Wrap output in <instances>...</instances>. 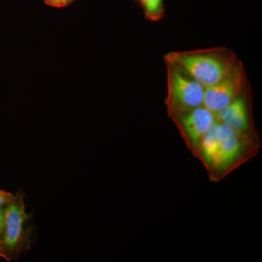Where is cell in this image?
Masks as SVG:
<instances>
[{"label":"cell","mask_w":262,"mask_h":262,"mask_svg":"<svg viewBox=\"0 0 262 262\" xmlns=\"http://www.w3.org/2000/svg\"><path fill=\"white\" fill-rule=\"evenodd\" d=\"M164 60L179 66L207 88L218 82L239 59L230 48L215 47L172 51L165 55Z\"/></svg>","instance_id":"6da1fadb"},{"label":"cell","mask_w":262,"mask_h":262,"mask_svg":"<svg viewBox=\"0 0 262 262\" xmlns=\"http://www.w3.org/2000/svg\"><path fill=\"white\" fill-rule=\"evenodd\" d=\"M260 148L259 137L221 123L220 151L214 167L208 173L210 180L217 182L225 179L257 155Z\"/></svg>","instance_id":"7a4b0ae2"},{"label":"cell","mask_w":262,"mask_h":262,"mask_svg":"<svg viewBox=\"0 0 262 262\" xmlns=\"http://www.w3.org/2000/svg\"><path fill=\"white\" fill-rule=\"evenodd\" d=\"M165 62L168 117L203 106L206 88L179 66Z\"/></svg>","instance_id":"3957f363"},{"label":"cell","mask_w":262,"mask_h":262,"mask_svg":"<svg viewBox=\"0 0 262 262\" xmlns=\"http://www.w3.org/2000/svg\"><path fill=\"white\" fill-rule=\"evenodd\" d=\"M31 214L26 208L21 191L5 207V228L3 239L11 261L18 258L32 246V231L27 227Z\"/></svg>","instance_id":"277c9868"},{"label":"cell","mask_w":262,"mask_h":262,"mask_svg":"<svg viewBox=\"0 0 262 262\" xmlns=\"http://www.w3.org/2000/svg\"><path fill=\"white\" fill-rule=\"evenodd\" d=\"M248 89L246 70L238 60L218 82L206 88L203 106L216 115Z\"/></svg>","instance_id":"5b68a950"},{"label":"cell","mask_w":262,"mask_h":262,"mask_svg":"<svg viewBox=\"0 0 262 262\" xmlns=\"http://www.w3.org/2000/svg\"><path fill=\"white\" fill-rule=\"evenodd\" d=\"M169 117L178 128L187 149L198 158L202 139L216 120L214 114L203 105Z\"/></svg>","instance_id":"8992f818"},{"label":"cell","mask_w":262,"mask_h":262,"mask_svg":"<svg viewBox=\"0 0 262 262\" xmlns=\"http://www.w3.org/2000/svg\"><path fill=\"white\" fill-rule=\"evenodd\" d=\"M215 117L221 123L228 125L234 130L259 137L253 122L249 87L233 102L217 114Z\"/></svg>","instance_id":"52a82bcc"},{"label":"cell","mask_w":262,"mask_h":262,"mask_svg":"<svg viewBox=\"0 0 262 262\" xmlns=\"http://www.w3.org/2000/svg\"><path fill=\"white\" fill-rule=\"evenodd\" d=\"M220 132L221 122L215 120L203 136L200 145L198 158L204 165L208 173L214 167L218 157L220 146Z\"/></svg>","instance_id":"ba28073f"},{"label":"cell","mask_w":262,"mask_h":262,"mask_svg":"<svg viewBox=\"0 0 262 262\" xmlns=\"http://www.w3.org/2000/svg\"><path fill=\"white\" fill-rule=\"evenodd\" d=\"M143 10L147 20L159 21L165 15V7L164 0H135Z\"/></svg>","instance_id":"9c48e42d"},{"label":"cell","mask_w":262,"mask_h":262,"mask_svg":"<svg viewBox=\"0 0 262 262\" xmlns=\"http://www.w3.org/2000/svg\"><path fill=\"white\" fill-rule=\"evenodd\" d=\"M14 196L15 194L13 193L0 189V208L6 207L7 205L9 204L10 202L13 201Z\"/></svg>","instance_id":"30bf717a"},{"label":"cell","mask_w":262,"mask_h":262,"mask_svg":"<svg viewBox=\"0 0 262 262\" xmlns=\"http://www.w3.org/2000/svg\"><path fill=\"white\" fill-rule=\"evenodd\" d=\"M45 3L53 8H61L69 6L75 2V0H44Z\"/></svg>","instance_id":"8fae6325"},{"label":"cell","mask_w":262,"mask_h":262,"mask_svg":"<svg viewBox=\"0 0 262 262\" xmlns=\"http://www.w3.org/2000/svg\"><path fill=\"white\" fill-rule=\"evenodd\" d=\"M0 258H3L7 261H11L9 254L5 247L4 241L2 237H0Z\"/></svg>","instance_id":"7c38bea8"},{"label":"cell","mask_w":262,"mask_h":262,"mask_svg":"<svg viewBox=\"0 0 262 262\" xmlns=\"http://www.w3.org/2000/svg\"><path fill=\"white\" fill-rule=\"evenodd\" d=\"M5 207L0 208V237L3 238L5 228Z\"/></svg>","instance_id":"4fadbf2b"}]
</instances>
